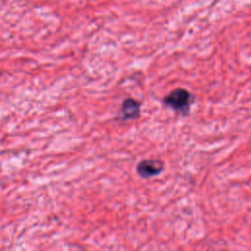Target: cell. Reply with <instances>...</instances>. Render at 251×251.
<instances>
[{
  "label": "cell",
  "mask_w": 251,
  "mask_h": 251,
  "mask_svg": "<svg viewBox=\"0 0 251 251\" xmlns=\"http://www.w3.org/2000/svg\"><path fill=\"white\" fill-rule=\"evenodd\" d=\"M192 95L185 88H176L171 91L165 98L164 103L175 111L186 113L191 104Z\"/></svg>",
  "instance_id": "obj_1"
},
{
  "label": "cell",
  "mask_w": 251,
  "mask_h": 251,
  "mask_svg": "<svg viewBox=\"0 0 251 251\" xmlns=\"http://www.w3.org/2000/svg\"><path fill=\"white\" fill-rule=\"evenodd\" d=\"M164 170V163L159 159L142 160L136 167L137 174L143 177L148 178L160 175Z\"/></svg>",
  "instance_id": "obj_2"
},
{
  "label": "cell",
  "mask_w": 251,
  "mask_h": 251,
  "mask_svg": "<svg viewBox=\"0 0 251 251\" xmlns=\"http://www.w3.org/2000/svg\"><path fill=\"white\" fill-rule=\"evenodd\" d=\"M120 114L123 120L138 118L140 114V103L133 98H126L122 104Z\"/></svg>",
  "instance_id": "obj_3"
}]
</instances>
